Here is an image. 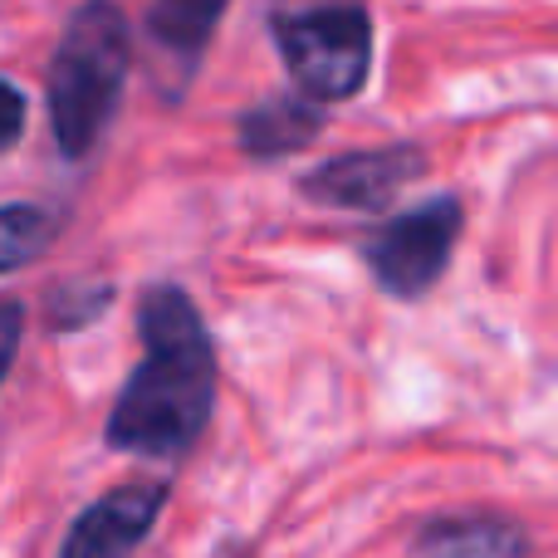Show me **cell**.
Masks as SVG:
<instances>
[{
  "mask_svg": "<svg viewBox=\"0 0 558 558\" xmlns=\"http://www.w3.org/2000/svg\"><path fill=\"white\" fill-rule=\"evenodd\" d=\"M143 363L118 392L108 446L133 456H182L202 436L216 402V348L202 308L177 284H153L137 304Z\"/></svg>",
  "mask_w": 558,
  "mask_h": 558,
  "instance_id": "6da1fadb",
  "label": "cell"
},
{
  "mask_svg": "<svg viewBox=\"0 0 558 558\" xmlns=\"http://www.w3.org/2000/svg\"><path fill=\"white\" fill-rule=\"evenodd\" d=\"M133 64V35L113 0H84L69 15L45 74L49 128L69 162L88 157L118 113V98Z\"/></svg>",
  "mask_w": 558,
  "mask_h": 558,
  "instance_id": "7a4b0ae2",
  "label": "cell"
},
{
  "mask_svg": "<svg viewBox=\"0 0 558 558\" xmlns=\"http://www.w3.org/2000/svg\"><path fill=\"white\" fill-rule=\"evenodd\" d=\"M270 35L304 98L343 104V98L363 94L367 69H373V20L363 5L275 10Z\"/></svg>",
  "mask_w": 558,
  "mask_h": 558,
  "instance_id": "3957f363",
  "label": "cell"
},
{
  "mask_svg": "<svg viewBox=\"0 0 558 558\" xmlns=\"http://www.w3.org/2000/svg\"><path fill=\"white\" fill-rule=\"evenodd\" d=\"M465 211L456 196H432L412 211L383 221L363 241V265L373 279L397 299H422L451 265V251L461 241Z\"/></svg>",
  "mask_w": 558,
  "mask_h": 558,
  "instance_id": "277c9868",
  "label": "cell"
},
{
  "mask_svg": "<svg viewBox=\"0 0 558 558\" xmlns=\"http://www.w3.org/2000/svg\"><path fill=\"white\" fill-rule=\"evenodd\" d=\"M426 172V153L412 143L392 147H367V153L328 157L324 167L299 182V192L318 206H338V211H383L407 182Z\"/></svg>",
  "mask_w": 558,
  "mask_h": 558,
  "instance_id": "5b68a950",
  "label": "cell"
},
{
  "mask_svg": "<svg viewBox=\"0 0 558 558\" xmlns=\"http://www.w3.org/2000/svg\"><path fill=\"white\" fill-rule=\"evenodd\" d=\"M162 505H167V485L157 481L118 485V490H108L104 500H94L78 514L59 558H123L128 549H137L147 539Z\"/></svg>",
  "mask_w": 558,
  "mask_h": 558,
  "instance_id": "8992f818",
  "label": "cell"
},
{
  "mask_svg": "<svg viewBox=\"0 0 558 558\" xmlns=\"http://www.w3.org/2000/svg\"><path fill=\"white\" fill-rule=\"evenodd\" d=\"M324 123H328L324 104L299 98V94H275V98H265V104L245 108L241 123H235V143H241V153L255 157V162H279V157L314 143V137L324 133Z\"/></svg>",
  "mask_w": 558,
  "mask_h": 558,
  "instance_id": "52a82bcc",
  "label": "cell"
},
{
  "mask_svg": "<svg viewBox=\"0 0 558 558\" xmlns=\"http://www.w3.org/2000/svg\"><path fill=\"white\" fill-rule=\"evenodd\" d=\"M416 558H530L524 524L505 514H441L412 544Z\"/></svg>",
  "mask_w": 558,
  "mask_h": 558,
  "instance_id": "ba28073f",
  "label": "cell"
},
{
  "mask_svg": "<svg viewBox=\"0 0 558 558\" xmlns=\"http://www.w3.org/2000/svg\"><path fill=\"white\" fill-rule=\"evenodd\" d=\"M231 0H153L147 5V35L157 49L182 59V69H192L202 59V49L211 45V29L221 25Z\"/></svg>",
  "mask_w": 558,
  "mask_h": 558,
  "instance_id": "9c48e42d",
  "label": "cell"
},
{
  "mask_svg": "<svg viewBox=\"0 0 558 558\" xmlns=\"http://www.w3.org/2000/svg\"><path fill=\"white\" fill-rule=\"evenodd\" d=\"M59 221L35 202H10L0 206V275L25 270L54 245Z\"/></svg>",
  "mask_w": 558,
  "mask_h": 558,
  "instance_id": "30bf717a",
  "label": "cell"
},
{
  "mask_svg": "<svg viewBox=\"0 0 558 558\" xmlns=\"http://www.w3.org/2000/svg\"><path fill=\"white\" fill-rule=\"evenodd\" d=\"M108 299H113L108 284H64V289H54V299L45 304V314H49V324L69 333V328H84L88 318L104 314Z\"/></svg>",
  "mask_w": 558,
  "mask_h": 558,
  "instance_id": "8fae6325",
  "label": "cell"
},
{
  "mask_svg": "<svg viewBox=\"0 0 558 558\" xmlns=\"http://www.w3.org/2000/svg\"><path fill=\"white\" fill-rule=\"evenodd\" d=\"M25 118H29L25 94H20L10 78H0V153H10V147L25 137Z\"/></svg>",
  "mask_w": 558,
  "mask_h": 558,
  "instance_id": "7c38bea8",
  "label": "cell"
},
{
  "mask_svg": "<svg viewBox=\"0 0 558 558\" xmlns=\"http://www.w3.org/2000/svg\"><path fill=\"white\" fill-rule=\"evenodd\" d=\"M20 338H25V308L15 299H0V383L10 377V363L20 353Z\"/></svg>",
  "mask_w": 558,
  "mask_h": 558,
  "instance_id": "4fadbf2b",
  "label": "cell"
}]
</instances>
